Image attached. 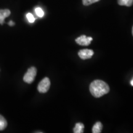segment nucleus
<instances>
[{
    "label": "nucleus",
    "instance_id": "f257e3e1",
    "mask_svg": "<svg viewBox=\"0 0 133 133\" xmlns=\"http://www.w3.org/2000/svg\"><path fill=\"white\" fill-rule=\"evenodd\" d=\"M89 91L95 97H101L110 91L109 86L102 80L92 81L89 86Z\"/></svg>",
    "mask_w": 133,
    "mask_h": 133
},
{
    "label": "nucleus",
    "instance_id": "9d476101",
    "mask_svg": "<svg viewBox=\"0 0 133 133\" xmlns=\"http://www.w3.org/2000/svg\"><path fill=\"white\" fill-rule=\"evenodd\" d=\"M8 125L7 121L2 115H0V131H3L6 128Z\"/></svg>",
    "mask_w": 133,
    "mask_h": 133
},
{
    "label": "nucleus",
    "instance_id": "2eb2a0df",
    "mask_svg": "<svg viewBox=\"0 0 133 133\" xmlns=\"http://www.w3.org/2000/svg\"><path fill=\"white\" fill-rule=\"evenodd\" d=\"M131 85H132V86H133V79H132V80L131 81Z\"/></svg>",
    "mask_w": 133,
    "mask_h": 133
},
{
    "label": "nucleus",
    "instance_id": "9b49d317",
    "mask_svg": "<svg viewBox=\"0 0 133 133\" xmlns=\"http://www.w3.org/2000/svg\"><path fill=\"white\" fill-rule=\"evenodd\" d=\"M35 13L39 17H43L44 16V11L41 8H36L35 9Z\"/></svg>",
    "mask_w": 133,
    "mask_h": 133
},
{
    "label": "nucleus",
    "instance_id": "f03ea898",
    "mask_svg": "<svg viewBox=\"0 0 133 133\" xmlns=\"http://www.w3.org/2000/svg\"><path fill=\"white\" fill-rule=\"evenodd\" d=\"M37 70L35 66H31L28 70L24 76V81L28 84H31L33 82L36 75Z\"/></svg>",
    "mask_w": 133,
    "mask_h": 133
},
{
    "label": "nucleus",
    "instance_id": "f8f14e48",
    "mask_svg": "<svg viewBox=\"0 0 133 133\" xmlns=\"http://www.w3.org/2000/svg\"><path fill=\"white\" fill-rule=\"evenodd\" d=\"M83 1V4L84 6H89L93 4V3L98 2L100 0H82Z\"/></svg>",
    "mask_w": 133,
    "mask_h": 133
},
{
    "label": "nucleus",
    "instance_id": "20e7f679",
    "mask_svg": "<svg viewBox=\"0 0 133 133\" xmlns=\"http://www.w3.org/2000/svg\"><path fill=\"white\" fill-rule=\"evenodd\" d=\"M92 40V37H87L85 35L79 36L75 39V41L78 44L81 46H88L91 44V41Z\"/></svg>",
    "mask_w": 133,
    "mask_h": 133
},
{
    "label": "nucleus",
    "instance_id": "ddd939ff",
    "mask_svg": "<svg viewBox=\"0 0 133 133\" xmlns=\"http://www.w3.org/2000/svg\"><path fill=\"white\" fill-rule=\"evenodd\" d=\"M26 17L30 23H33L35 21V18L34 17L33 15L32 14H31V13H28V14H26Z\"/></svg>",
    "mask_w": 133,
    "mask_h": 133
},
{
    "label": "nucleus",
    "instance_id": "6e6552de",
    "mask_svg": "<svg viewBox=\"0 0 133 133\" xmlns=\"http://www.w3.org/2000/svg\"><path fill=\"white\" fill-rule=\"evenodd\" d=\"M102 129V124L101 122H97L92 128L93 133H100Z\"/></svg>",
    "mask_w": 133,
    "mask_h": 133
},
{
    "label": "nucleus",
    "instance_id": "7ed1b4c3",
    "mask_svg": "<svg viewBox=\"0 0 133 133\" xmlns=\"http://www.w3.org/2000/svg\"><path fill=\"white\" fill-rule=\"evenodd\" d=\"M50 86H51V82L49 79L46 77L43 78L38 84V90L40 93H45L49 90Z\"/></svg>",
    "mask_w": 133,
    "mask_h": 133
},
{
    "label": "nucleus",
    "instance_id": "423d86ee",
    "mask_svg": "<svg viewBox=\"0 0 133 133\" xmlns=\"http://www.w3.org/2000/svg\"><path fill=\"white\" fill-rule=\"evenodd\" d=\"M11 14V11L9 9L0 10V24L3 25L4 22V19Z\"/></svg>",
    "mask_w": 133,
    "mask_h": 133
},
{
    "label": "nucleus",
    "instance_id": "0eeeda50",
    "mask_svg": "<svg viewBox=\"0 0 133 133\" xmlns=\"http://www.w3.org/2000/svg\"><path fill=\"white\" fill-rule=\"evenodd\" d=\"M84 126L81 123H78L75 124L74 128V132L75 133H83L84 132Z\"/></svg>",
    "mask_w": 133,
    "mask_h": 133
},
{
    "label": "nucleus",
    "instance_id": "39448f33",
    "mask_svg": "<svg viewBox=\"0 0 133 133\" xmlns=\"http://www.w3.org/2000/svg\"><path fill=\"white\" fill-rule=\"evenodd\" d=\"M94 54V51L91 49H82L78 52V56L81 59L86 60L90 59Z\"/></svg>",
    "mask_w": 133,
    "mask_h": 133
},
{
    "label": "nucleus",
    "instance_id": "4468645a",
    "mask_svg": "<svg viewBox=\"0 0 133 133\" xmlns=\"http://www.w3.org/2000/svg\"><path fill=\"white\" fill-rule=\"evenodd\" d=\"M8 25H10V26H14L15 25V23L12 21H10L8 23Z\"/></svg>",
    "mask_w": 133,
    "mask_h": 133
},
{
    "label": "nucleus",
    "instance_id": "1a4fd4ad",
    "mask_svg": "<svg viewBox=\"0 0 133 133\" xmlns=\"http://www.w3.org/2000/svg\"><path fill=\"white\" fill-rule=\"evenodd\" d=\"M118 3L120 6H126L129 7L133 4V0H118Z\"/></svg>",
    "mask_w": 133,
    "mask_h": 133
},
{
    "label": "nucleus",
    "instance_id": "dca6fc26",
    "mask_svg": "<svg viewBox=\"0 0 133 133\" xmlns=\"http://www.w3.org/2000/svg\"><path fill=\"white\" fill-rule=\"evenodd\" d=\"M132 35H133V27H132Z\"/></svg>",
    "mask_w": 133,
    "mask_h": 133
}]
</instances>
